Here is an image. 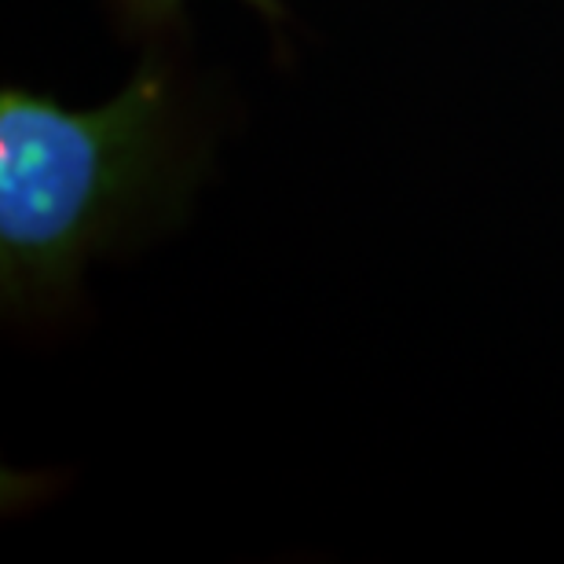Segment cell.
<instances>
[{
  "mask_svg": "<svg viewBox=\"0 0 564 564\" xmlns=\"http://www.w3.org/2000/svg\"><path fill=\"white\" fill-rule=\"evenodd\" d=\"M217 121L184 48H143L99 107L0 93V308L48 330L82 304L85 272L180 228L209 176Z\"/></svg>",
  "mask_w": 564,
  "mask_h": 564,
  "instance_id": "cell-1",
  "label": "cell"
},
{
  "mask_svg": "<svg viewBox=\"0 0 564 564\" xmlns=\"http://www.w3.org/2000/svg\"><path fill=\"white\" fill-rule=\"evenodd\" d=\"M242 4H250L279 37L290 26V11L282 0H242ZM104 8L110 26L143 48H187L191 44L187 0H104Z\"/></svg>",
  "mask_w": 564,
  "mask_h": 564,
  "instance_id": "cell-2",
  "label": "cell"
}]
</instances>
